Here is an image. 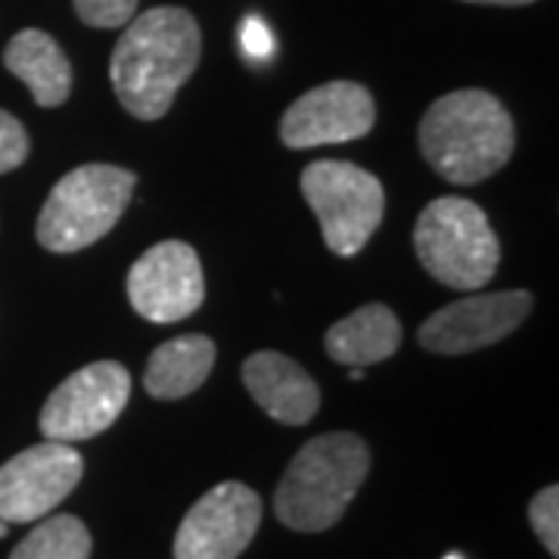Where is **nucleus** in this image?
<instances>
[{"mask_svg":"<svg viewBox=\"0 0 559 559\" xmlns=\"http://www.w3.org/2000/svg\"><path fill=\"white\" fill-rule=\"evenodd\" d=\"M202 57L200 22L183 7H153L124 25L112 50V91L140 121L162 119Z\"/></svg>","mask_w":559,"mask_h":559,"instance_id":"1","label":"nucleus"},{"mask_svg":"<svg viewBox=\"0 0 559 559\" xmlns=\"http://www.w3.org/2000/svg\"><path fill=\"white\" fill-rule=\"evenodd\" d=\"M419 150L444 180L479 183L510 162L516 124L495 94L466 87L429 106L419 121Z\"/></svg>","mask_w":559,"mask_h":559,"instance_id":"2","label":"nucleus"},{"mask_svg":"<svg viewBox=\"0 0 559 559\" xmlns=\"http://www.w3.org/2000/svg\"><path fill=\"white\" fill-rule=\"evenodd\" d=\"M367 473L370 448L360 436H318L289 460L274 495V513L293 532H326L345 516Z\"/></svg>","mask_w":559,"mask_h":559,"instance_id":"3","label":"nucleus"},{"mask_svg":"<svg viewBox=\"0 0 559 559\" xmlns=\"http://www.w3.org/2000/svg\"><path fill=\"white\" fill-rule=\"evenodd\" d=\"M414 249L429 277L451 289L473 293L498 274V234L481 205L463 197H441L419 212Z\"/></svg>","mask_w":559,"mask_h":559,"instance_id":"4","label":"nucleus"},{"mask_svg":"<svg viewBox=\"0 0 559 559\" xmlns=\"http://www.w3.org/2000/svg\"><path fill=\"white\" fill-rule=\"evenodd\" d=\"M138 175L119 165H81L50 190L38 215V242L47 252L72 255L103 240L124 215Z\"/></svg>","mask_w":559,"mask_h":559,"instance_id":"5","label":"nucleus"},{"mask_svg":"<svg viewBox=\"0 0 559 559\" xmlns=\"http://www.w3.org/2000/svg\"><path fill=\"white\" fill-rule=\"evenodd\" d=\"M301 193L318 215L323 242L340 259L358 255L380 230L385 190L377 175L355 162H311L301 171Z\"/></svg>","mask_w":559,"mask_h":559,"instance_id":"6","label":"nucleus"},{"mask_svg":"<svg viewBox=\"0 0 559 559\" xmlns=\"http://www.w3.org/2000/svg\"><path fill=\"white\" fill-rule=\"evenodd\" d=\"M131 399V373L119 360H94L50 392L40 411L47 441H87L106 432Z\"/></svg>","mask_w":559,"mask_h":559,"instance_id":"7","label":"nucleus"},{"mask_svg":"<svg viewBox=\"0 0 559 559\" xmlns=\"http://www.w3.org/2000/svg\"><path fill=\"white\" fill-rule=\"evenodd\" d=\"M264 503L242 481H221L180 520L175 559H237L259 535Z\"/></svg>","mask_w":559,"mask_h":559,"instance_id":"8","label":"nucleus"},{"mask_svg":"<svg viewBox=\"0 0 559 559\" xmlns=\"http://www.w3.org/2000/svg\"><path fill=\"white\" fill-rule=\"evenodd\" d=\"M84 457L72 444L40 441L0 466V522L20 525L50 516L79 488Z\"/></svg>","mask_w":559,"mask_h":559,"instance_id":"9","label":"nucleus"},{"mask_svg":"<svg viewBox=\"0 0 559 559\" xmlns=\"http://www.w3.org/2000/svg\"><path fill=\"white\" fill-rule=\"evenodd\" d=\"M128 299L150 323H175L200 311L205 301V277L197 249L190 242L165 240L146 249L128 271Z\"/></svg>","mask_w":559,"mask_h":559,"instance_id":"10","label":"nucleus"},{"mask_svg":"<svg viewBox=\"0 0 559 559\" xmlns=\"http://www.w3.org/2000/svg\"><path fill=\"white\" fill-rule=\"evenodd\" d=\"M532 314V296L525 289L485 293L451 301L432 318L423 320L417 340L436 355H469L507 340Z\"/></svg>","mask_w":559,"mask_h":559,"instance_id":"11","label":"nucleus"},{"mask_svg":"<svg viewBox=\"0 0 559 559\" xmlns=\"http://www.w3.org/2000/svg\"><path fill=\"white\" fill-rule=\"evenodd\" d=\"M377 124L373 94L358 81H326L293 103L280 121V140L289 150L367 138Z\"/></svg>","mask_w":559,"mask_h":559,"instance_id":"12","label":"nucleus"},{"mask_svg":"<svg viewBox=\"0 0 559 559\" xmlns=\"http://www.w3.org/2000/svg\"><path fill=\"white\" fill-rule=\"evenodd\" d=\"M242 385L267 417L286 426H305L320 411L318 382L280 352H255L242 360Z\"/></svg>","mask_w":559,"mask_h":559,"instance_id":"13","label":"nucleus"},{"mask_svg":"<svg viewBox=\"0 0 559 559\" xmlns=\"http://www.w3.org/2000/svg\"><path fill=\"white\" fill-rule=\"evenodd\" d=\"M3 66L32 91V97L44 109H57L72 94V62L62 47L40 28L16 32L7 50Z\"/></svg>","mask_w":559,"mask_h":559,"instance_id":"14","label":"nucleus"},{"mask_svg":"<svg viewBox=\"0 0 559 559\" xmlns=\"http://www.w3.org/2000/svg\"><path fill=\"white\" fill-rule=\"evenodd\" d=\"M326 355L345 367H373L389 360L401 345V323L382 301H370L326 330Z\"/></svg>","mask_w":559,"mask_h":559,"instance_id":"15","label":"nucleus"},{"mask_svg":"<svg viewBox=\"0 0 559 559\" xmlns=\"http://www.w3.org/2000/svg\"><path fill=\"white\" fill-rule=\"evenodd\" d=\"M215 358H218L215 342L202 333L162 342L143 370V389L159 401L187 399L209 380Z\"/></svg>","mask_w":559,"mask_h":559,"instance_id":"16","label":"nucleus"},{"mask_svg":"<svg viewBox=\"0 0 559 559\" xmlns=\"http://www.w3.org/2000/svg\"><path fill=\"white\" fill-rule=\"evenodd\" d=\"M94 540L79 516H50L16 544L10 559H91Z\"/></svg>","mask_w":559,"mask_h":559,"instance_id":"17","label":"nucleus"},{"mask_svg":"<svg viewBox=\"0 0 559 559\" xmlns=\"http://www.w3.org/2000/svg\"><path fill=\"white\" fill-rule=\"evenodd\" d=\"M528 522L550 557H559V488L547 485L528 503Z\"/></svg>","mask_w":559,"mask_h":559,"instance_id":"18","label":"nucleus"},{"mask_svg":"<svg viewBox=\"0 0 559 559\" xmlns=\"http://www.w3.org/2000/svg\"><path fill=\"white\" fill-rule=\"evenodd\" d=\"M140 0H72L75 13L91 28H124L134 20Z\"/></svg>","mask_w":559,"mask_h":559,"instance_id":"19","label":"nucleus"},{"mask_svg":"<svg viewBox=\"0 0 559 559\" xmlns=\"http://www.w3.org/2000/svg\"><path fill=\"white\" fill-rule=\"evenodd\" d=\"M28 153H32V140H28L25 124L0 109V175L16 171L22 162L28 159Z\"/></svg>","mask_w":559,"mask_h":559,"instance_id":"20","label":"nucleus"},{"mask_svg":"<svg viewBox=\"0 0 559 559\" xmlns=\"http://www.w3.org/2000/svg\"><path fill=\"white\" fill-rule=\"evenodd\" d=\"M240 38H242V50H246V57H252V60H267L271 53H274V35H271V28L259 20V16H249V20L242 22L240 28Z\"/></svg>","mask_w":559,"mask_h":559,"instance_id":"21","label":"nucleus"},{"mask_svg":"<svg viewBox=\"0 0 559 559\" xmlns=\"http://www.w3.org/2000/svg\"><path fill=\"white\" fill-rule=\"evenodd\" d=\"M466 3H488V7H525L535 0H466Z\"/></svg>","mask_w":559,"mask_h":559,"instance_id":"22","label":"nucleus"},{"mask_svg":"<svg viewBox=\"0 0 559 559\" xmlns=\"http://www.w3.org/2000/svg\"><path fill=\"white\" fill-rule=\"evenodd\" d=\"M7 535V522H0V538Z\"/></svg>","mask_w":559,"mask_h":559,"instance_id":"23","label":"nucleus"},{"mask_svg":"<svg viewBox=\"0 0 559 559\" xmlns=\"http://www.w3.org/2000/svg\"><path fill=\"white\" fill-rule=\"evenodd\" d=\"M444 559H463V557H460V554H448V557H444Z\"/></svg>","mask_w":559,"mask_h":559,"instance_id":"24","label":"nucleus"}]
</instances>
